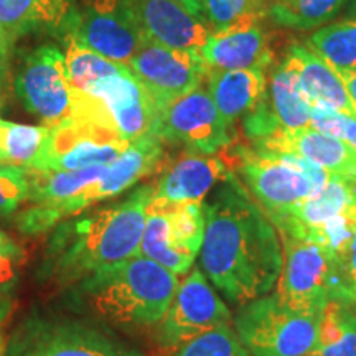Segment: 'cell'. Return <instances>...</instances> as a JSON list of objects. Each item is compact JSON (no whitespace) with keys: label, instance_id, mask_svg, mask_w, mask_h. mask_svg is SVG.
I'll return each mask as SVG.
<instances>
[{"label":"cell","instance_id":"obj_1","mask_svg":"<svg viewBox=\"0 0 356 356\" xmlns=\"http://www.w3.org/2000/svg\"><path fill=\"white\" fill-rule=\"evenodd\" d=\"M200 269L236 305L274 291L282 270V241L274 222L234 173L204 204Z\"/></svg>","mask_w":356,"mask_h":356},{"label":"cell","instance_id":"obj_2","mask_svg":"<svg viewBox=\"0 0 356 356\" xmlns=\"http://www.w3.org/2000/svg\"><path fill=\"white\" fill-rule=\"evenodd\" d=\"M152 195L154 185H142L124 200L55 226L44 252V277L79 286L91 275L139 254Z\"/></svg>","mask_w":356,"mask_h":356},{"label":"cell","instance_id":"obj_3","mask_svg":"<svg viewBox=\"0 0 356 356\" xmlns=\"http://www.w3.org/2000/svg\"><path fill=\"white\" fill-rule=\"evenodd\" d=\"M178 284V275L137 254L91 275L78 289L102 318L126 327H152L167 314Z\"/></svg>","mask_w":356,"mask_h":356},{"label":"cell","instance_id":"obj_4","mask_svg":"<svg viewBox=\"0 0 356 356\" xmlns=\"http://www.w3.org/2000/svg\"><path fill=\"white\" fill-rule=\"evenodd\" d=\"M163 144L165 142L154 134L132 140L118 159L106 165L95 184L65 202L32 204L17 218V228L29 236L43 234L65 220L96 207L97 203L126 193L142 178L157 170L165 155Z\"/></svg>","mask_w":356,"mask_h":356},{"label":"cell","instance_id":"obj_5","mask_svg":"<svg viewBox=\"0 0 356 356\" xmlns=\"http://www.w3.org/2000/svg\"><path fill=\"white\" fill-rule=\"evenodd\" d=\"M238 170L244 186L270 221L287 216L332 175L305 159L239 147Z\"/></svg>","mask_w":356,"mask_h":356},{"label":"cell","instance_id":"obj_6","mask_svg":"<svg viewBox=\"0 0 356 356\" xmlns=\"http://www.w3.org/2000/svg\"><path fill=\"white\" fill-rule=\"evenodd\" d=\"M320 315L287 307L275 293L241 305L234 330L251 356H310L317 345Z\"/></svg>","mask_w":356,"mask_h":356},{"label":"cell","instance_id":"obj_7","mask_svg":"<svg viewBox=\"0 0 356 356\" xmlns=\"http://www.w3.org/2000/svg\"><path fill=\"white\" fill-rule=\"evenodd\" d=\"M159 113L149 92L127 66H122L86 95L73 96L71 118L88 121L132 142L152 134Z\"/></svg>","mask_w":356,"mask_h":356},{"label":"cell","instance_id":"obj_8","mask_svg":"<svg viewBox=\"0 0 356 356\" xmlns=\"http://www.w3.org/2000/svg\"><path fill=\"white\" fill-rule=\"evenodd\" d=\"M274 226L279 234L320 244L338 261L356 226V181L332 177Z\"/></svg>","mask_w":356,"mask_h":356},{"label":"cell","instance_id":"obj_9","mask_svg":"<svg viewBox=\"0 0 356 356\" xmlns=\"http://www.w3.org/2000/svg\"><path fill=\"white\" fill-rule=\"evenodd\" d=\"M204 236V203H157L150 200L139 254L175 275H186Z\"/></svg>","mask_w":356,"mask_h":356},{"label":"cell","instance_id":"obj_10","mask_svg":"<svg viewBox=\"0 0 356 356\" xmlns=\"http://www.w3.org/2000/svg\"><path fill=\"white\" fill-rule=\"evenodd\" d=\"M282 270L275 296L296 310L322 314L340 287V267L337 257L320 244L280 234Z\"/></svg>","mask_w":356,"mask_h":356},{"label":"cell","instance_id":"obj_11","mask_svg":"<svg viewBox=\"0 0 356 356\" xmlns=\"http://www.w3.org/2000/svg\"><path fill=\"white\" fill-rule=\"evenodd\" d=\"M3 356H144L108 333L74 320L32 317L13 333Z\"/></svg>","mask_w":356,"mask_h":356},{"label":"cell","instance_id":"obj_12","mask_svg":"<svg viewBox=\"0 0 356 356\" xmlns=\"http://www.w3.org/2000/svg\"><path fill=\"white\" fill-rule=\"evenodd\" d=\"M231 323V312L200 267H191L178 284L167 314L157 323V343L178 348L203 333Z\"/></svg>","mask_w":356,"mask_h":356},{"label":"cell","instance_id":"obj_13","mask_svg":"<svg viewBox=\"0 0 356 356\" xmlns=\"http://www.w3.org/2000/svg\"><path fill=\"white\" fill-rule=\"evenodd\" d=\"M231 131L203 83L160 111L152 134L188 152L215 155L231 144Z\"/></svg>","mask_w":356,"mask_h":356},{"label":"cell","instance_id":"obj_14","mask_svg":"<svg viewBox=\"0 0 356 356\" xmlns=\"http://www.w3.org/2000/svg\"><path fill=\"white\" fill-rule=\"evenodd\" d=\"M15 92L24 108L56 126L73 113V95L65 55L55 44H42L25 56L15 76Z\"/></svg>","mask_w":356,"mask_h":356},{"label":"cell","instance_id":"obj_15","mask_svg":"<svg viewBox=\"0 0 356 356\" xmlns=\"http://www.w3.org/2000/svg\"><path fill=\"white\" fill-rule=\"evenodd\" d=\"M66 35L124 66L147 42L127 0H92L86 3L78 10Z\"/></svg>","mask_w":356,"mask_h":356},{"label":"cell","instance_id":"obj_16","mask_svg":"<svg viewBox=\"0 0 356 356\" xmlns=\"http://www.w3.org/2000/svg\"><path fill=\"white\" fill-rule=\"evenodd\" d=\"M127 68L159 111L203 84L208 73L200 53L173 50L149 40L131 58Z\"/></svg>","mask_w":356,"mask_h":356},{"label":"cell","instance_id":"obj_17","mask_svg":"<svg viewBox=\"0 0 356 356\" xmlns=\"http://www.w3.org/2000/svg\"><path fill=\"white\" fill-rule=\"evenodd\" d=\"M131 142L95 124L70 118L51 126L42 157L32 170L71 172L95 165H108Z\"/></svg>","mask_w":356,"mask_h":356},{"label":"cell","instance_id":"obj_18","mask_svg":"<svg viewBox=\"0 0 356 356\" xmlns=\"http://www.w3.org/2000/svg\"><path fill=\"white\" fill-rule=\"evenodd\" d=\"M312 102L302 91L297 74L280 60L267 70V86L259 104L243 119V129L251 142L279 132L310 127Z\"/></svg>","mask_w":356,"mask_h":356},{"label":"cell","instance_id":"obj_19","mask_svg":"<svg viewBox=\"0 0 356 356\" xmlns=\"http://www.w3.org/2000/svg\"><path fill=\"white\" fill-rule=\"evenodd\" d=\"M127 3L149 42L200 53L213 35L202 17L186 10L177 0H127Z\"/></svg>","mask_w":356,"mask_h":356},{"label":"cell","instance_id":"obj_20","mask_svg":"<svg viewBox=\"0 0 356 356\" xmlns=\"http://www.w3.org/2000/svg\"><path fill=\"white\" fill-rule=\"evenodd\" d=\"M251 147L305 159L332 177L356 181V150L351 149L345 140L327 136L312 127L274 134L266 139L251 142Z\"/></svg>","mask_w":356,"mask_h":356},{"label":"cell","instance_id":"obj_21","mask_svg":"<svg viewBox=\"0 0 356 356\" xmlns=\"http://www.w3.org/2000/svg\"><path fill=\"white\" fill-rule=\"evenodd\" d=\"M74 0H0V51L30 33L70 32L76 19Z\"/></svg>","mask_w":356,"mask_h":356},{"label":"cell","instance_id":"obj_22","mask_svg":"<svg viewBox=\"0 0 356 356\" xmlns=\"http://www.w3.org/2000/svg\"><path fill=\"white\" fill-rule=\"evenodd\" d=\"M200 58L208 71L269 70L274 63L270 35L266 32L261 22L213 32L200 51Z\"/></svg>","mask_w":356,"mask_h":356},{"label":"cell","instance_id":"obj_23","mask_svg":"<svg viewBox=\"0 0 356 356\" xmlns=\"http://www.w3.org/2000/svg\"><path fill=\"white\" fill-rule=\"evenodd\" d=\"M228 163L218 155L186 152L162 173L154 185L152 200L157 203L203 202L218 181L229 177Z\"/></svg>","mask_w":356,"mask_h":356},{"label":"cell","instance_id":"obj_24","mask_svg":"<svg viewBox=\"0 0 356 356\" xmlns=\"http://www.w3.org/2000/svg\"><path fill=\"white\" fill-rule=\"evenodd\" d=\"M284 60L297 74L302 91L305 92L312 104L320 102V104L330 106L338 113L356 118L353 102L346 92L340 74L323 58L312 51L307 44L293 43L289 47Z\"/></svg>","mask_w":356,"mask_h":356},{"label":"cell","instance_id":"obj_25","mask_svg":"<svg viewBox=\"0 0 356 356\" xmlns=\"http://www.w3.org/2000/svg\"><path fill=\"white\" fill-rule=\"evenodd\" d=\"M204 86L222 119L233 127L259 104L267 86V70L208 71Z\"/></svg>","mask_w":356,"mask_h":356},{"label":"cell","instance_id":"obj_26","mask_svg":"<svg viewBox=\"0 0 356 356\" xmlns=\"http://www.w3.org/2000/svg\"><path fill=\"white\" fill-rule=\"evenodd\" d=\"M310 356H356V304L332 299L325 305Z\"/></svg>","mask_w":356,"mask_h":356},{"label":"cell","instance_id":"obj_27","mask_svg":"<svg viewBox=\"0 0 356 356\" xmlns=\"http://www.w3.org/2000/svg\"><path fill=\"white\" fill-rule=\"evenodd\" d=\"M345 3L346 0H269L266 17L282 29L310 32L335 20Z\"/></svg>","mask_w":356,"mask_h":356},{"label":"cell","instance_id":"obj_28","mask_svg":"<svg viewBox=\"0 0 356 356\" xmlns=\"http://www.w3.org/2000/svg\"><path fill=\"white\" fill-rule=\"evenodd\" d=\"M106 165H95L71 172L26 170L29 173V202L32 204L60 203L92 185L102 175Z\"/></svg>","mask_w":356,"mask_h":356},{"label":"cell","instance_id":"obj_29","mask_svg":"<svg viewBox=\"0 0 356 356\" xmlns=\"http://www.w3.org/2000/svg\"><path fill=\"white\" fill-rule=\"evenodd\" d=\"M51 126H29L0 119V163L32 170L42 157Z\"/></svg>","mask_w":356,"mask_h":356},{"label":"cell","instance_id":"obj_30","mask_svg":"<svg viewBox=\"0 0 356 356\" xmlns=\"http://www.w3.org/2000/svg\"><path fill=\"white\" fill-rule=\"evenodd\" d=\"M63 38V55L66 61V71H68L71 95L73 96L86 95L89 89L95 88L97 83L114 74L115 71H119L124 66L101 56L99 53L84 47L83 43H79L73 37L66 35Z\"/></svg>","mask_w":356,"mask_h":356},{"label":"cell","instance_id":"obj_31","mask_svg":"<svg viewBox=\"0 0 356 356\" xmlns=\"http://www.w3.org/2000/svg\"><path fill=\"white\" fill-rule=\"evenodd\" d=\"M305 44L333 68L356 70V17H345L315 30Z\"/></svg>","mask_w":356,"mask_h":356},{"label":"cell","instance_id":"obj_32","mask_svg":"<svg viewBox=\"0 0 356 356\" xmlns=\"http://www.w3.org/2000/svg\"><path fill=\"white\" fill-rule=\"evenodd\" d=\"M202 15L213 32L261 22L266 7L257 0H200Z\"/></svg>","mask_w":356,"mask_h":356},{"label":"cell","instance_id":"obj_33","mask_svg":"<svg viewBox=\"0 0 356 356\" xmlns=\"http://www.w3.org/2000/svg\"><path fill=\"white\" fill-rule=\"evenodd\" d=\"M173 356H251L229 325L203 333L178 346Z\"/></svg>","mask_w":356,"mask_h":356},{"label":"cell","instance_id":"obj_34","mask_svg":"<svg viewBox=\"0 0 356 356\" xmlns=\"http://www.w3.org/2000/svg\"><path fill=\"white\" fill-rule=\"evenodd\" d=\"M26 198H29L26 168L0 163V216L15 213Z\"/></svg>","mask_w":356,"mask_h":356},{"label":"cell","instance_id":"obj_35","mask_svg":"<svg viewBox=\"0 0 356 356\" xmlns=\"http://www.w3.org/2000/svg\"><path fill=\"white\" fill-rule=\"evenodd\" d=\"M24 249L0 231V307L8 310V297L19 282Z\"/></svg>","mask_w":356,"mask_h":356},{"label":"cell","instance_id":"obj_36","mask_svg":"<svg viewBox=\"0 0 356 356\" xmlns=\"http://www.w3.org/2000/svg\"><path fill=\"white\" fill-rule=\"evenodd\" d=\"M338 267H340V287L355 286L356 284V226L351 234L345 251L338 257Z\"/></svg>","mask_w":356,"mask_h":356},{"label":"cell","instance_id":"obj_37","mask_svg":"<svg viewBox=\"0 0 356 356\" xmlns=\"http://www.w3.org/2000/svg\"><path fill=\"white\" fill-rule=\"evenodd\" d=\"M340 139L345 140L351 149L356 150V118L355 115H346V114L343 115Z\"/></svg>","mask_w":356,"mask_h":356},{"label":"cell","instance_id":"obj_38","mask_svg":"<svg viewBox=\"0 0 356 356\" xmlns=\"http://www.w3.org/2000/svg\"><path fill=\"white\" fill-rule=\"evenodd\" d=\"M337 73L340 74L341 81H343L346 88V92H348L350 99L353 102V108L356 111V70H337Z\"/></svg>","mask_w":356,"mask_h":356},{"label":"cell","instance_id":"obj_39","mask_svg":"<svg viewBox=\"0 0 356 356\" xmlns=\"http://www.w3.org/2000/svg\"><path fill=\"white\" fill-rule=\"evenodd\" d=\"M333 299H343V300H350L356 304V284L355 286H343L338 287L335 293H333Z\"/></svg>","mask_w":356,"mask_h":356},{"label":"cell","instance_id":"obj_40","mask_svg":"<svg viewBox=\"0 0 356 356\" xmlns=\"http://www.w3.org/2000/svg\"><path fill=\"white\" fill-rule=\"evenodd\" d=\"M178 3H180V6H184L186 10H190L191 13H195V15H198V17H202L203 19V15H202V6H200V0H177ZM204 20V19H203ZM207 22V20H204Z\"/></svg>","mask_w":356,"mask_h":356},{"label":"cell","instance_id":"obj_41","mask_svg":"<svg viewBox=\"0 0 356 356\" xmlns=\"http://www.w3.org/2000/svg\"><path fill=\"white\" fill-rule=\"evenodd\" d=\"M343 13L345 17H356V0H346Z\"/></svg>","mask_w":356,"mask_h":356},{"label":"cell","instance_id":"obj_42","mask_svg":"<svg viewBox=\"0 0 356 356\" xmlns=\"http://www.w3.org/2000/svg\"><path fill=\"white\" fill-rule=\"evenodd\" d=\"M7 310H3L2 307H0V320H2L3 317H6ZM6 355V348H3V340H2V332H0V356Z\"/></svg>","mask_w":356,"mask_h":356},{"label":"cell","instance_id":"obj_43","mask_svg":"<svg viewBox=\"0 0 356 356\" xmlns=\"http://www.w3.org/2000/svg\"><path fill=\"white\" fill-rule=\"evenodd\" d=\"M257 2H261V3H262V6H264V7H266V6H267V2H269V0H257Z\"/></svg>","mask_w":356,"mask_h":356},{"label":"cell","instance_id":"obj_44","mask_svg":"<svg viewBox=\"0 0 356 356\" xmlns=\"http://www.w3.org/2000/svg\"><path fill=\"white\" fill-rule=\"evenodd\" d=\"M2 58H3V55H2V51H0V66H2Z\"/></svg>","mask_w":356,"mask_h":356}]
</instances>
